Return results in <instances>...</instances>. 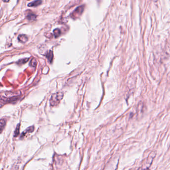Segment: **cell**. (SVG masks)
<instances>
[{
    "mask_svg": "<svg viewBox=\"0 0 170 170\" xmlns=\"http://www.w3.org/2000/svg\"><path fill=\"white\" fill-rule=\"evenodd\" d=\"M156 156V153L153 151L149 155V157L147 158V160H146V163L143 166L142 169H148L150 167L152 163L153 159H154L155 157Z\"/></svg>",
    "mask_w": 170,
    "mask_h": 170,
    "instance_id": "2",
    "label": "cell"
},
{
    "mask_svg": "<svg viewBox=\"0 0 170 170\" xmlns=\"http://www.w3.org/2000/svg\"><path fill=\"white\" fill-rule=\"evenodd\" d=\"M61 34V32L59 28H56L53 30V35L55 37H59Z\"/></svg>",
    "mask_w": 170,
    "mask_h": 170,
    "instance_id": "9",
    "label": "cell"
},
{
    "mask_svg": "<svg viewBox=\"0 0 170 170\" xmlns=\"http://www.w3.org/2000/svg\"><path fill=\"white\" fill-rule=\"evenodd\" d=\"M42 3L41 0H35L33 2H31L28 4V7H37L38 6L40 5Z\"/></svg>",
    "mask_w": 170,
    "mask_h": 170,
    "instance_id": "4",
    "label": "cell"
},
{
    "mask_svg": "<svg viewBox=\"0 0 170 170\" xmlns=\"http://www.w3.org/2000/svg\"><path fill=\"white\" fill-rule=\"evenodd\" d=\"M28 1H30V0H28Z\"/></svg>",
    "mask_w": 170,
    "mask_h": 170,
    "instance_id": "15",
    "label": "cell"
},
{
    "mask_svg": "<svg viewBox=\"0 0 170 170\" xmlns=\"http://www.w3.org/2000/svg\"><path fill=\"white\" fill-rule=\"evenodd\" d=\"M46 58L48 59V62L50 63H52L53 62V53L52 52V50H49L48 52L47 53L46 55Z\"/></svg>",
    "mask_w": 170,
    "mask_h": 170,
    "instance_id": "7",
    "label": "cell"
},
{
    "mask_svg": "<svg viewBox=\"0 0 170 170\" xmlns=\"http://www.w3.org/2000/svg\"><path fill=\"white\" fill-rule=\"evenodd\" d=\"M64 97V94L62 92H57L52 95L50 98V105L52 106H57Z\"/></svg>",
    "mask_w": 170,
    "mask_h": 170,
    "instance_id": "1",
    "label": "cell"
},
{
    "mask_svg": "<svg viewBox=\"0 0 170 170\" xmlns=\"http://www.w3.org/2000/svg\"><path fill=\"white\" fill-rule=\"evenodd\" d=\"M6 124V121L4 119H2L1 120V123H0V126H1V131L2 132L3 129H4L5 126Z\"/></svg>",
    "mask_w": 170,
    "mask_h": 170,
    "instance_id": "10",
    "label": "cell"
},
{
    "mask_svg": "<svg viewBox=\"0 0 170 170\" xmlns=\"http://www.w3.org/2000/svg\"><path fill=\"white\" fill-rule=\"evenodd\" d=\"M19 130H20V124H18V126H17V127L16 128V130L15 131V137L18 136V135H19V133H20Z\"/></svg>",
    "mask_w": 170,
    "mask_h": 170,
    "instance_id": "12",
    "label": "cell"
},
{
    "mask_svg": "<svg viewBox=\"0 0 170 170\" xmlns=\"http://www.w3.org/2000/svg\"><path fill=\"white\" fill-rule=\"evenodd\" d=\"M18 40L21 43H26L28 40V37L26 35H20L18 37Z\"/></svg>",
    "mask_w": 170,
    "mask_h": 170,
    "instance_id": "6",
    "label": "cell"
},
{
    "mask_svg": "<svg viewBox=\"0 0 170 170\" xmlns=\"http://www.w3.org/2000/svg\"><path fill=\"white\" fill-rule=\"evenodd\" d=\"M84 11V6H81L77 8L71 14V17L73 19H76L82 15Z\"/></svg>",
    "mask_w": 170,
    "mask_h": 170,
    "instance_id": "3",
    "label": "cell"
},
{
    "mask_svg": "<svg viewBox=\"0 0 170 170\" xmlns=\"http://www.w3.org/2000/svg\"><path fill=\"white\" fill-rule=\"evenodd\" d=\"M27 19L29 21H35L36 20L37 16L34 13H28L27 15Z\"/></svg>",
    "mask_w": 170,
    "mask_h": 170,
    "instance_id": "8",
    "label": "cell"
},
{
    "mask_svg": "<svg viewBox=\"0 0 170 170\" xmlns=\"http://www.w3.org/2000/svg\"><path fill=\"white\" fill-rule=\"evenodd\" d=\"M28 60V59H21V60H20L19 62L20 63V64H25L26 62H27V61Z\"/></svg>",
    "mask_w": 170,
    "mask_h": 170,
    "instance_id": "13",
    "label": "cell"
},
{
    "mask_svg": "<svg viewBox=\"0 0 170 170\" xmlns=\"http://www.w3.org/2000/svg\"><path fill=\"white\" fill-rule=\"evenodd\" d=\"M34 126H30V127H28V128H27V129L25 130V131H24L23 133H21V138H23V137L25 136V135L27 134V133H32V132L34 131Z\"/></svg>",
    "mask_w": 170,
    "mask_h": 170,
    "instance_id": "5",
    "label": "cell"
},
{
    "mask_svg": "<svg viewBox=\"0 0 170 170\" xmlns=\"http://www.w3.org/2000/svg\"><path fill=\"white\" fill-rule=\"evenodd\" d=\"M9 1H10V0H3V1H4V2H5V3H8V2H9Z\"/></svg>",
    "mask_w": 170,
    "mask_h": 170,
    "instance_id": "14",
    "label": "cell"
},
{
    "mask_svg": "<svg viewBox=\"0 0 170 170\" xmlns=\"http://www.w3.org/2000/svg\"><path fill=\"white\" fill-rule=\"evenodd\" d=\"M37 64V61L35 59H32L30 62V66L32 67H36Z\"/></svg>",
    "mask_w": 170,
    "mask_h": 170,
    "instance_id": "11",
    "label": "cell"
}]
</instances>
